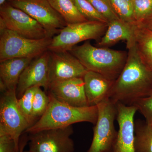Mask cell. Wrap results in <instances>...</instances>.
<instances>
[{"instance_id":"obj_21","label":"cell","mask_w":152,"mask_h":152,"mask_svg":"<svg viewBox=\"0 0 152 152\" xmlns=\"http://www.w3.org/2000/svg\"><path fill=\"white\" fill-rule=\"evenodd\" d=\"M50 102L49 95L43 91L41 87H39L35 94L33 101L32 126L43 115L48 109Z\"/></svg>"},{"instance_id":"obj_16","label":"cell","mask_w":152,"mask_h":152,"mask_svg":"<svg viewBox=\"0 0 152 152\" xmlns=\"http://www.w3.org/2000/svg\"><path fill=\"white\" fill-rule=\"evenodd\" d=\"M34 59L31 58H14L0 61V90L16 91L20 77Z\"/></svg>"},{"instance_id":"obj_24","label":"cell","mask_w":152,"mask_h":152,"mask_svg":"<svg viewBox=\"0 0 152 152\" xmlns=\"http://www.w3.org/2000/svg\"><path fill=\"white\" fill-rule=\"evenodd\" d=\"M79 12L88 21L108 23L106 19L99 13L88 0H72Z\"/></svg>"},{"instance_id":"obj_18","label":"cell","mask_w":152,"mask_h":152,"mask_svg":"<svg viewBox=\"0 0 152 152\" xmlns=\"http://www.w3.org/2000/svg\"><path fill=\"white\" fill-rule=\"evenodd\" d=\"M134 37L138 53L143 62L152 73V30L136 23Z\"/></svg>"},{"instance_id":"obj_10","label":"cell","mask_w":152,"mask_h":152,"mask_svg":"<svg viewBox=\"0 0 152 152\" xmlns=\"http://www.w3.org/2000/svg\"><path fill=\"white\" fill-rule=\"evenodd\" d=\"M11 4L23 11L40 24L49 38L53 37L67 26L62 17L48 0H12Z\"/></svg>"},{"instance_id":"obj_3","label":"cell","mask_w":152,"mask_h":152,"mask_svg":"<svg viewBox=\"0 0 152 152\" xmlns=\"http://www.w3.org/2000/svg\"><path fill=\"white\" fill-rule=\"evenodd\" d=\"M88 71L100 74L115 81L119 76L127 58L128 53L107 48L95 47L89 41L69 51Z\"/></svg>"},{"instance_id":"obj_9","label":"cell","mask_w":152,"mask_h":152,"mask_svg":"<svg viewBox=\"0 0 152 152\" xmlns=\"http://www.w3.org/2000/svg\"><path fill=\"white\" fill-rule=\"evenodd\" d=\"M72 126L45 130L29 133L28 136L31 152H74L75 143L71 136Z\"/></svg>"},{"instance_id":"obj_8","label":"cell","mask_w":152,"mask_h":152,"mask_svg":"<svg viewBox=\"0 0 152 152\" xmlns=\"http://www.w3.org/2000/svg\"><path fill=\"white\" fill-rule=\"evenodd\" d=\"M4 29L28 39L50 38L40 24L23 11L11 4H4L0 8V30Z\"/></svg>"},{"instance_id":"obj_29","label":"cell","mask_w":152,"mask_h":152,"mask_svg":"<svg viewBox=\"0 0 152 152\" xmlns=\"http://www.w3.org/2000/svg\"><path fill=\"white\" fill-rule=\"evenodd\" d=\"M28 142V139L27 135H24L20 139V151L19 152H23L24 149Z\"/></svg>"},{"instance_id":"obj_4","label":"cell","mask_w":152,"mask_h":152,"mask_svg":"<svg viewBox=\"0 0 152 152\" xmlns=\"http://www.w3.org/2000/svg\"><path fill=\"white\" fill-rule=\"evenodd\" d=\"M108 25L102 22L91 21L67 25L52 38L48 50L70 51L81 42L91 39L99 41L105 33Z\"/></svg>"},{"instance_id":"obj_31","label":"cell","mask_w":152,"mask_h":152,"mask_svg":"<svg viewBox=\"0 0 152 152\" xmlns=\"http://www.w3.org/2000/svg\"><path fill=\"white\" fill-rule=\"evenodd\" d=\"M7 1V0H0V5H1V6L4 4Z\"/></svg>"},{"instance_id":"obj_5","label":"cell","mask_w":152,"mask_h":152,"mask_svg":"<svg viewBox=\"0 0 152 152\" xmlns=\"http://www.w3.org/2000/svg\"><path fill=\"white\" fill-rule=\"evenodd\" d=\"M52 39H34L7 29L0 30V61L14 58H35L49 50Z\"/></svg>"},{"instance_id":"obj_19","label":"cell","mask_w":152,"mask_h":152,"mask_svg":"<svg viewBox=\"0 0 152 152\" xmlns=\"http://www.w3.org/2000/svg\"><path fill=\"white\" fill-rule=\"evenodd\" d=\"M135 152H152V126L145 121H134Z\"/></svg>"},{"instance_id":"obj_15","label":"cell","mask_w":152,"mask_h":152,"mask_svg":"<svg viewBox=\"0 0 152 152\" xmlns=\"http://www.w3.org/2000/svg\"><path fill=\"white\" fill-rule=\"evenodd\" d=\"M83 79L89 106H96L109 97L114 81L100 74L91 71H87Z\"/></svg>"},{"instance_id":"obj_26","label":"cell","mask_w":152,"mask_h":152,"mask_svg":"<svg viewBox=\"0 0 152 152\" xmlns=\"http://www.w3.org/2000/svg\"><path fill=\"white\" fill-rule=\"evenodd\" d=\"M97 11L106 19L108 23L120 19L116 13L110 0H88Z\"/></svg>"},{"instance_id":"obj_27","label":"cell","mask_w":152,"mask_h":152,"mask_svg":"<svg viewBox=\"0 0 152 152\" xmlns=\"http://www.w3.org/2000/svg\"><path fill=\"white\" fill-rule=\"evenodd\" d=\"M133 106H135L138 111L143 116L146 122L152 126V92L136 102Z\"/></svg>"},{"instance_id":"obj_22","label":"cell","mask_w":152,"mask_h":152,"mask_svg":"<svg viewBox=\"0 0 152 152\" xmlns=\"http://www.w3.org/2000/svg\"><path fill=\"white\" fill-rule=\"evenodd\" d=\"M39 87H40L35 86L29 88L26 91L22 97L18 99L19 108L26 120L29 127L32 125V112L34 97Z\"/></svg>"},{"instance_id":"obj_17","label":"cell","mask_w":152,"mask_h":152,"mask_svg":"<svg viewBox=\"0 0 152 152\" xmlns=\"http://www.w3.org/2000/svg\"><path fill=\"white\" fill-rule=\"evenodd\" d=\"M135 23H126L121 19L110 22L104 34L98 42V45L106 48L123 40L126 42V45L134 42Z\"/></svg>"},{"instance_id":"obj_20","label":"cell","mask_w":152,"mask_h":152,"mask_svg":"<svg viewBox=\"0 0 152 152\" xmlns=\"http://www.w3.org/2000/svg\"><path fill=\"white\" fill-rule=\"evenodd\" d=\"M55 10L62 17L67 25L86 21L72 0H48Z\"/></svg>"},{"instance_id":"obj_2","label":"cell","mask_w":152,"mask_h":152,"mask_svg":"<svg viewBox=\"0 0 152 152\" xmlns=\"http://www.w3.org/2000/svg\"><path fill=\"white\" fill-rule=\"evenodd\" d=\"M48 107L45 113L27 133L37 132L50 129L66 127L76 123L88 122L96 124L98 116L96 106L76 107L58 101L50 95Z\"/></svg>"},{"instance_id":"obj_7","label":"cell","mask_w":152,"mask_h":152,"mask_svg":"<svg viewBox=\"0 0 152 152\" xmlns=\"http://www.w3.org/2000/svg\"><path fill=\"white\" fill-rule=\"evenodd\" d=\"M18 99L16 91L2 93L0 99V135H10L15 141L17 152H19L21 136L29 126L19 108Z\"/></svg>"},{"instance_id":"obj_28","label":"cell","mask_w":152,"mask_h":152,"mask_svg":"<svg viewBox=\"0 0 152 152\" xmlns=\"http://www.w3.org/2000/svg\"><path fill=\"white\" fill-rule=\"evenodd\" d=\"M0 152H17L15 141L10 135H0Z\"/></svg>"},{"instance_id":"obj_11","label":"cell","mask_w":152,"mask_h":152,"mask_svg":"<svg viewBox=\"0 0 152 152\" xmlns=\"http://www.w3.org/2000/svg\"><path fill=\"white\" fill-rule=\"evenodd\" d=\"M50 83L74 78H83L88 70L69 51H50Z\"/></svg>"},{"instance_id":"obj_6","label":"cell","mask_w":152,"mask_h":152,"mask_svg":"<svg viewBox=\"0 0 152 152\" xmlns=\"http://www.w3.org/2000/svg\"><path fill=\"white\" fill-rule=\"evenodd\" d=\"M97 120L94 128L92 141L87 152H110L116 141L118 131L115 121L116 119V104L107 98L97 105Z\"/></svg>"},{"instance_id":"obj_23","label":"cell","mask_w":152,"mask_h":152,"mask_svg":"<svg viewBox=\"0 0 152 152\" xmlns=\"http://www.w3.org/2000/svg\"><path fill=\"white\" fill-rule=\"evenodd\" d=\"M114 10L122 20L134 24V6L133 0H110Z\"/></svg>"},{"instance_id":"obj_1","label":"cell","mask_w":152,"mask_h":152,"mask_svg":"<svg viewBox=\"0 0 152 152\" xmlns=\"http://www.w3.org/2000/svg\"><path fill=\"white\" fill-rule=\"evenodd\" d=\"M126 61L114 81L109 98L114 103L133 106L152 92V73L139 55L134 42L127 45Z\"/></svg>"},{"instance_id":"obj_13","label":"cell","mask_w":152,"mask_h":152,"mask_svg":"<svg viewBox=\"0 0 152 152\" xmlns=\"http://www.w3.org/2000/svg\"><path fill=\"white\" fill-rule=\"evenodd\" d=\"M116 106L119 129L116 141L110 152H135L134 116L137 110L135 106L120 103Z\"/></svg>"},{"instance_id":"obj_25","label":"cell","mask_w":152,"mask_h":152,"mask_svg":"<svg viewBox=\"0 0 152 152\" xmlns=\"http://www.w3.org/2000/svg\"><path fill=\"white\" fill-rule=\"evenodd\" d=\"M134 19L141 23L152 15V0H133Z\"/></svg>"},{"instance_id":"obj_14","label":"cell","mask_w":152,"mask_h":152,"mask_svg":"<svg viewBox=\"0 0 152 152\" xmlns=\"http://www.w3.org/2000/svg\"><path fill=\"white\" fill-rule=\"evenodd\" d=\"M47 91L58 101L76 107L89 106L85 94L83 78L52 82Z\"/></svg>"},{"instance_id":"obj_32","label":"cell","mask_w":152,"mask_h":152,"mask_svg":"<svg viewBox=\"0 0 152 152\" xmlns=\"http://www.w3.org/2000/svg\"><path fill=\"white\" fill-rule=\"evenodd\" d=\"M23 152H30L29 151H23Z\"/></svg>"},{"instance_id":"obj_30","label":"cell","mask_w":152,"mask_h":152,"mask_svg":"<svg viewBox=\"0 0 152 152\" xmlns=\"http://www.w3.org/2000/svg\"><path fill=\"white\" fill-rule=\"evenodd\" d=\"M142 25L145 27L152 30V15L141 23H138Z\"/></svg>"},{"instance_id":"obj_12","label":"cell","mask_w":152,"mask_h":152,"mask_svg":"<svg viewBox=\"0 0 152 152\" xmlns=\"http://www.w3.org/2000/svg\"><path fill=\"white\" fill-rule=\"evenodd\" d=\"M50 51L48 50L34 59L22 73L16 89L18 99L22 97L27 90L38 86L47 91L50 84L49 61Z\"/></svg>"}]
</instances>
